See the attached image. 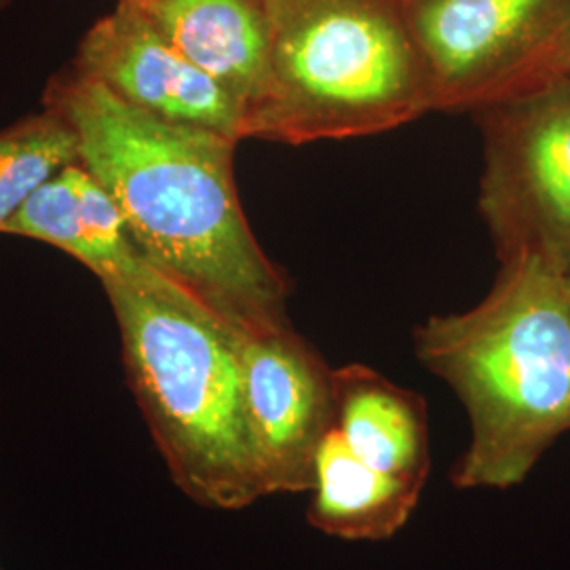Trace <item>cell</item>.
<instances>
[{
	"mask_svg": "<svg viewBox=\"0 0 570 570\" xmlns=\"http://www.w3.org/2000/svg\"><path fill=\"white\" fill-rule=\"evenodd\" d=\"M484 134L480 209L499 258L570 273V77L475 112Z\"/></svg>",
	"mask_w": 570,
	"mask_h": 570,
	"instance_id": "obj_6",
	"label": "cell"
},
{
	"mask_svg": "<svg viewBox=\"0 0 570 570\" xmlns=\"http://www.w3.org/2000/svg\"><path fill=\"white\" fill-rule=\"evenodd\" d=\"M334 429L370 468L416 487L431 471L428 402L364 364L334 370Z\"/></svg>",
	"mask_w": 570,
	"mask_h": 570,
	"instance_id": "obj_10",
	"label": "cell"
},
{
	"mask_svg": "<svg viewBox=\"0 0 570 570\" xmlns=\"http://www.w3.org/2000/svg\"><path fill=\"white\" fill-rule=\"evenodd\" d=\"M79 161V140L58 110L42 106L0 131V228L66 165Z\"/></svg>",
	"mask_w": 570,
	"mask_h": 570,
	"instance_id": "obj_13",
	"label": "cell"
},
{
	"mask_svg": "<svg viewBox=\"0 0 570 570\" xmlns=\"http://www.w3.org/2000/svg\"><path fill=\"white\" fill-rule=\"evenodd\" d=\"M244 108L245 125L268 87L263 0H125Z\"/></svg>",
	"mask_w": 570,
	"mask_h": 570,
	"instance_id": "obj_9",
	"label": "cell"
},
{
	"mask_svg": "<svg viewBox=\"0 0 570 570\" xmlns=\"http://www.w3.org/2000/svg\"><path fill=\"white\" fill-rule=\"evenodd\" d=\"M11 2H13V0H0V11H2V9H7Z\"/></svg>",
	"mask_w": 570,
	"mask_h": 570,
	"instance_id": "obj_14",
	"label": "cell"
},
{
	"mask_svg": "<svg viewBox=\"0 0 570 570\" xmlns=\"http://www.w3.org/2000/svg\"><path fill=\"white\" fill-rule=\"evenodd\" d=\"M245 428L265 497L308 492L324 438L334 429V370L287 326L239 332Z\"/></svg>",
	"mask_w": 570,
	"mask_h": 570,
	"instance_id": "obj_7",
	"label": "cell"
},
{
	"mask_svg": "<svg viewBox=\"0 0 570 570\" xmlns=\"http://www.w3.org/2000/svg\"><path fill=\"white\" fill-rule=\"evenodd\" d=\"M421 364L456 393L468 449L450 469L459 490H510L570 431L567 275L529 256L501 261L480 305L414 330Z\"/></svg>",
	"mask_w": 570,
	"mask_h": 570,
	"instance_id": "obj_2",
	"label": "cell"
},
{
	"mask_svg": "<svg viewBox=\"0 0 570 570\" xmlns=\"http://www.w3.org/2000/svg\"><path fill=\"white\" fill-rule=\"evenodd\" d=\"M100 284L129 387L174 484L207 510L265 499L245 428L237 330L140 254Z\"/></svg>",
	"mask_w": 570,
	"mask_h": 570,
	"instance_id": "obj_3",
	"label": "cell"
},
{
	"mask_svg": "<svg viewBox=\"0 0 570 570\" xmlns=\"http://www.w3.org/2000/svg\"><path fill=\"white\" fill-rule=\"evenodd\" d=\"M306 520L343 541H385L404 529L423 487L370 468L332 429L317 450Z\"/></svg>",
	"mask_w": 570,
	"mask_h": 570,
	"instance_id": "obj_12",
	"label": "cell"
},
{
	"mask_svg": "<svg viewBox=\"0 0 570 570\" xmlns=\"http://www.w3.org/2000/svg\"><path fill=\"white\" fill-rule=\"evenodd\" d=\"M70 66L144 115L245 140L239 102L125 0L82 35Z\"/></svg>",
	"mask_w": 570,
	"mask_h": 570,
	"instance_id": "obj_8",
	"label": "cell"
},
{
	"mask_svg": "<svg viewBox=\"0 0 570 570\" xmlns=\"http://www.w3.org/2000/svg\"><path fill=\"white\" fill-rule=\"evenodd\" d=\"M567 284H569V289H570V273H569V275H567Z\"/></svg>",
	"mask_w": 570,
	"mask_h": 570,
	"instance_id": "obj_15",
	"label": "cell"
},
{
	"mask_svg": "<svg viewBox=\"0 0 570 570\" xmlns=\"http://www.w3.org/2000/svg\"><path fill=\"white\" fill-rule=\"evenodd\" d=\"M431 110L480 112L570 77V0H404Z\"/></svg>",
	"mask_w": 570,
	"mask_h": 570,
	"instance_id": "obj_5",
	"label": "cell"
},
{
	"mask_svg": "<svg viewBox=\"0 0 570 570\" xmlns=\"http://www.w3.org/2000/svg\"><path fill=\"white\" fill-rule=\"evenodd\" d=\"M42 106L75 129L79 161L119 205L146 263L239 332L292 326L284 273L239 199V142L144 115L72 66L47 81Z\"/></svg>",
	"mask_w": 570,
	"mask_h": 570,
	"instance_id": "obj_1",
	"label": "cell"
},
{
	"mask_svg": "<svg viewBox=\"0 0 570 570\" xmlns=\"http://www.w3.org/2000/svg\"><path fill=\"white\" fill-rule=\"evenodd\" d=\"M0 233L53 245L98 279L140 254L119 205L81 161L45 180Z\"/></svg>",
	"mask_w": 570,
	"mask_h": 570,
	"instance_id": "obj_11",
	"label": "cell"
},
{
	"mask_svg": "<svg viewBox=\"0 0 570 570\" xmlns=\"http://www.w3.org/2000/svg\"><path fill=\"white\" fill-rule=\"evenodd\" d=\"M263 9L268 87L245 140L360 138L431 110L404 0H263Z\"/></svg>",
	"mask_w": 570,
	"mask_h": 570,
	"instance_id": "obj_4",
	"label": "cell"
}]
</instances>
